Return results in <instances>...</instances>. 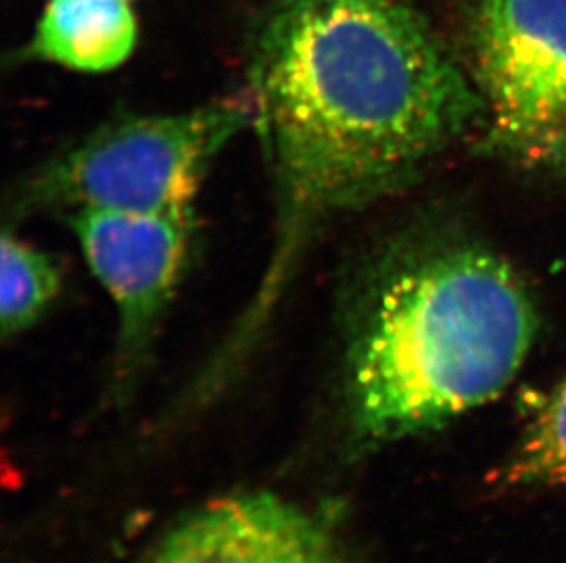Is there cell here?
Masks as SVG:
<instances>
[{
    "label": "cell",
    "mask_w": 566,
    "mask_h": 563,
    "mask_svg": "<svg viewBox=\"0 0 566 563\" xmlns=\"http://www.w3.org/2000/svg\"><path fill=\"white\" fill-rule=\"evenodd\" d=\"M471 59L484 147L566 178V0H479Z\"/></svg>",
    "instance_id": "4"
},
{
    "label": "cell",
    "mask_w": 566,
    "mask_h": 563,
    "mask_svg": "<svg viewBox=\"0 0 566 563\" xmlns=\"http://www.w3.org/2000/svg\"><path fill=\"white\" fill-rule=\"evenodd\" d=\"M539 317L515 267L476 244L401 251L359 289L348 319L347 394L359 442H396L499 397Z\"/></svg>",
    "instance_id": "2"
},
{
    "label": "cell",
    "mask_w": 566,
    "mask_h": 563,
    "mask_svg": "<svg viewBox=\"0 0 566 563\" xmlns=\"http://www.w3.org/2000/svg\"><path fill=\"white\" fill-rule=\"evenodd\" d=\"M149 563H353L334 527L279 496L214 501L178 523Z\"/></svg>",
    "instance_id": "6"
},
{
    "label": "cell",
    "mask_w": 566,
    "mask_h": 563,
    "mask_svg": "<svg viewBox=\"0 0 566 563\" xmlns=\"http://www.w3.org/2000/svg\"><path fill=\"white\" fill-rule=\"evenodd\" d=\"M61 286L63 275L54 256L4 231L0 245V328L4 339L38 325L60 297Z\"/></svg>",
    "instance_id": "8"
},
{
    "label": "cell",
    "mask_w": 566,
    "mask_h": 563,
    "mask_svg": "<svg viewBox=\"0 0 566 563\" xmlns=\"http://www.w3.org/2000/svg\"><path fill=\"white\" fill-rule=\"evenodd\" d=\"M252 99L175 114H124L94 128L17 185L11 219L44 211L156 214L192 209L226 145L253 127Z\"/></svg>",
    "instance_id": "3"
},
{
    "label": "cell",
    "mask_w": 566,
    "mask_h": 563,
    "mask_svg": "<svg viewBox=\"0 0 566 563\" xmlns=\"http://www.w3.org/2000/svg\"><path fill=\"white\" fill-rule=\"evenodd\" d=\"M138 26L125 0H49L32 54L75 72L102 74L124 64Z\"/></svg>",
    "instance_id": "7"
},
{
    "label": "cell",
    "mask_w": 566,
    "mask_h": 563,
    "mask_svg": "<svg viewBox=\"0 0 566 563\" xmlns=\"http://www.w3.org/2000/svg\"><path fill=\"white\" fill-rule=\"evenodd\" d=\"M501 484L566 489V373L501 468Z\"/></svg>",
    "instance_id": "9"
},
{
    "label": "cell",
    "mask_w": 566,
    "mask_h": 563,
    "mask_svg": "<svg viewBox=\"0 0 566 563\" xmlns=\"http://www.w3.org/2000/svg\"><path fill=\"white\" fill-rule=\"evenodd\" d=\"M247 92L277 214L261 286L209 364L217 381L264 333L326 222L398 191L482 117L411 0H275Z\"/></svg>",
    "instance_id": "1"
},
{
    "label": "cell",
    "mask_w": 566,
    "mask_h": 563,
    "mask_svg": "<svg viewBox=\"0 0 566 563\" xmlns=\"http://www.w3.org/2000/svg\"><path fill=\"white\" fill-rule=\"evenodd\" d=\"M92 275L118 314L116 389H128L149 355L191 258L192 209L66 214Z\"/></svg>",
    "instance_id": "5"
}]
</instances>
